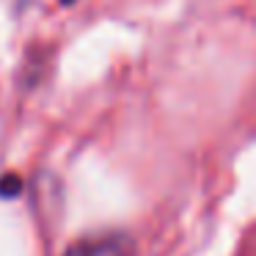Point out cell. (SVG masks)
I'll use <instances>...</instances> for the list:
<instances>
[{"instance_id":"obj_1","label":"cell","mask_w":256,"mask_h":256,"mask_svg":"<svg viewBox=\"0 0 256 256\" xmlns=\"http://www.w3.org/2000/svg\"><path fill=\"white\" fill-rule=\"evenodd\" d=\"M66 256H135V240L127 234H105L78 242L66 250Z\"/></svg>"},{"instance_id":"obj_2","label":"cell","mask_w":256,"mask_h":256,"mask_svg":"<svg viewBox=\"0 0 256 256\" xmlns=\"http://www.w3.org/2000/svg\"><path fill=\"white\" fill-rule=\"evenodd\" d=\"M20 190H22L20 176H14V174H8V176H0V196H8V198H14Z\"/></svg>"},{"instance_id":"obj_3","label":"cell","mask_w":256,"mask_h":256,"mask_svg":"<svg viewBox=\"0 0 256 256\" xmlns=\"http://www.w3.org/2000/svg\"><path fill=\"white\" fill-rule=\"evenodd\" d=\"M61 3H64V6H69V3H74V0H61Z\"/></svg>"}]
</instances>
